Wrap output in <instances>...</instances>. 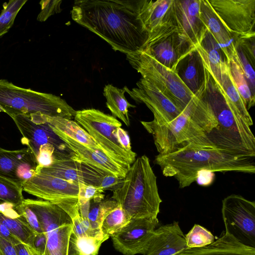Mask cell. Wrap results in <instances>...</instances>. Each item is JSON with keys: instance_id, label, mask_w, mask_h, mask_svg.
<instances>
[{"instance_id": "obj_2", "label": "cell", "mask_w": 255, "mask_h": 255, "mask_svg": "<svg viewBox=\"0 0 255 255\" xmlns=\"http://www.w3.org/2000/svg\"><path fill=\"white\" fill-rule=\"evenodd\" d=\"M255 157L189 144L168 154H158L154 163L160 167L164 176L174 177L179 187L184 188L196 181L202 171L254 174Z\"/></svg>"}, {"instance_id": "obj_34", "label": "cell", "mask_w": 255, "mask_h": 255, "mask_svg": "<svg viewBox=\"0 0 255 255\" xmlns=\"http://www.w3.org/2000/svg\"><path fill=\"white\" fill-rule=\"evenodd\" d=\"M0 222L24 245L35 233L20 215L19 217L11 218L0 212Z\"/></svg>"}, {"instance_id": "obj_8", "label": "cell", "mask_w": 255, "mask_h": 255, "mask_svg": "<svg viewBox=\"0 0 255 255\" xmlns=\"http://www.w3.org/2000/svg\"><path fill=\"white\" fill-rule=\"evenodd\" d=\"M141 124L152 135L159 154H168L189 144L204 146L206 130L186 112L165 124L157 125L152 121Z\"/></svg>"}, {"instance_id": "obj_11", "label": "cell", "mask_w": 255, "mask_h": 255, "mask_svg": "<svg viewBox=\"0 0 255 255\" xmlns=\"http://www.w3.org/2000/svg\"><path fill=\"white\" fill-rule=\"evenodd\" d=\"M225 232L242 244L255 248V202L232 194L222 200Z\"/></svg>"}, {"instance_id": "obj_45", "label": "cell", "mask_w": 255, "mask_h": 255, "mask_svg": "<svg viewBox=\"0 0 255 255\" xmlns=\"http://www.w3.org/2000/svg\"><path fill=\"white\" fill-rule=\"evenodd\" d=\"M123 179L112 174H105L101 180L99 187L104 191L110 190L113 191L121 185Z\"/></svg>"}, {"instance_id": "obj_21", "label": "cell", "mask_w": 255, "mask_h": 255, "mask_svg": "<svg viewBox=\"0 0 255 255\" xmlns=\"http://www.w3.org/2000/svg\"><path fill=\"white\" fill-rule=\"evenodd\" d=\"M177 255H255V248L242 244L225 232L209 245L187 249Z\"/></svg>"}, {"instance_id": "obj_4", "label": "cell", "mask_w": 255, "mask_h": 255, "mask_svg": "<svg viewBox=\"0 0 255 255\" xmlns=\"http://www.w3.org/2000/svg\"><path fill=\"white\" fill-rule=\"evenodd\" d=\"M112 198L131 219L157 218L162 200L156 176L146 155L135 159L123 182L113 191Z\"/></svg>"}, {"instance_id": "obj_50", "label": "cell", "mask_w": 255, "mask_h": 255, "mask_svg": "<svg viewBox=\"0 0 255 255\" xmlns=\"http://www.w3.org/2000/svg\"><path fill=\"white\" fill-rule=\"evenodd\" d=\"M0 236L10 242L13 246L21 243L10 233L9 230L1 222H0Z\"/></svg>"}, {"instance_id": "obj_46", "label": "cell", "mask_w": 255, "mask_h": 255, "mask_svg": "<svg viewBox=\"0 0 255 255\" xmlns=\"http://www.w3.org/2000/svg\"><path fill=\"white\" fill-rule=\"evenodd\" d=\"M114 134L120 144L126 151L131 154L135 153L131 149L129 137L126 131L119 127L114 131Z\"/></svg>"}, {"instance_id": "obj_28", "label": "cell", "mask_w": 255, "mask_h": 255, "mask_svg": "<svg viewBox=\"0 0 255 255\" xmlns=\"http://www.w3.org/2000/svg\"><path fill=\"white\" fill-rule=\"evenodd\" d=\"M27 161H35L36 158L27 147L10 150L0 147V176L22 183L16 176L19 165Z\"/></svg>"}, {"instance_id": "obj_51", "label": "cell", "mask_w": 255, "mask_h": 255, "mask_svg": "<svg viewBox=\"0 0 255 255\" xmlns=\"http://www.w3.org/2000/svg\"><path fill=\"white\" fill-rule=\"evenodd\" d=\"M17 255H30L25 245L19 243L14 245Z\"/></svg>"}, {"instance_id": "obj_14", "label": "cell", "mask_w": 255, "mask_h": 255, "mask_svg": "<svg viewBox=\"0 0 255 255\" xmlns=\"http://www.w3.org/2000/svg\"><path fill=\"white\" fill-rule=\"evenodd\" d=\"M208 1L233 35L238 37L255 34V0Z\"/></svg>"}, {"instance_id": "obj_6", "label": "cell", "mask_w": 255, "mask_h": 255, "mask_svg": "<svg viewBox=\"0 0 255 255\" xmlns=\"http://www.w3.org/2000/svg\"><path fill=\"white\" fill-rule=\"evenodd\" d=\"M130 65L142 78L155 86L182 112L191 116L194 106V94L173 71L142 51L126 55Z\"/></svg>"}, {"instance_id": "obj_30", "label": "cell", "mask_w": 255, "mask_h": 255, "mask_svg": "<svg viewBox=\"0 0 255 255\" xmlns=\"http://www.w3.org/2000/svg\"><path fill=\"white\" fill-rule=\"evenodd\" d=\"M124 88L119 89L111 84H108L104 88V95L106 98L107 108L111 112L113 116L121 120L127 127L130 125L128 108H134L130 104L125 96Z\"/></svg>"}, {"instance_id": "obj_13", "label": "cell", "mask_w": 255, "mask_h": 255, "mask_svg": "<svg viewBox=\"0 0 255 255\" xmlns=\"http://www.w3.org/2000/svg\"><path fill=\"white\" fill-rule=\"evenodd\" d=\"M22 135V144L26 145L35 158L41 145L50 143L58 152L69 154L64 142L53 131L44 118V115H14L10 116Z\"/></svg>"}, {"instance_id": "obj_47", "label": "cell", "mask_w": 255, "mask_h": 255, "mask_svg": "<svg viewBox=\"0 0 255 255\" xmlns=\"http://www.w3.org/2000/svg\"><path fill=\"white\" fill-rule=\"evenodd\" d=\"M15 206L9 203L3 202L0 203V212L4 216L11 218H16L20 217L14 208Z\"/></svg>"}, {"instance_id": "obj_52", "label": "cell", "mask_w": 255, "mask_h": 255, "mask_svg": "<svg viewBox=\"0 0 255 255\" xmlns=\"http://www.w3.org/2000/svg\"><path fill=\"white\" fill-rule=\"evenodd\" d=\"M30 254V253H29ZM30 255H32L31 254H30Z\"/></svg>"}, {"instance_id": "obj_38", "label": "cell", "mask_w": 255, "mask_h": 255, "mask_svg": "<svg viewBox=\"0 0 255 255\" xmlns=\"http://www.w3.org/2000/svg\"><path fill=\"white\" fill-rule=\"evenodd\" d=\"M234 52L248 81L250 88L255 96V73L254 66L241 47L234 42Z\"/></svg>"}, {"instance_id": "obj_36", "label": "cell", "mask_w": 255, "mask_h": 255, "mask_svg": "<svg viewBox=\"0 0 255 255\" xmlns=\"http://www.w3.org/2000/svg\"><path fill=\"white\" fill-rule=\"evenodd\" d=\"M27 0H9L3 3L0 14V37L6 34L13 24L15 18Z\"/></svg>"}, {"instance_id": "obj_42", "label": "cell", "mask_w": 255, "mask_h": 255, "mask_svg": "<svg viewBox=\"0 0 255 255\" xmlns=\"http://www.w3.org/2000/svg\"><path fill=\"white\" fill-rule=\"evenodd\" d=\"M47 238L44 232L35 233L25 245L32 255H44L46 249Z\"/></svg>"}, {"instance_id": "obj_19", "label": "cell", "mask_w": 255, "mask_h": 255, "mask_svg": "<svg viewBox=\"0 0 255 255\" xmlns=\"http://www.w3.org/2000/svg\"><path fill=\"white\" fill-rule=\"evenodd\" d=\"M50 127L64 142L72 159L90 165L106 174H112L122 178L126 176L128 168L114 161L101 150L96 151L92 150Z\"/></svg>"}, {"instance_id": "obj_24", "label": "cell", "mask_w": 255, "mask_h": 255, "mask_svg": "<svg viewBox=\"0 0 255 255\" xmlns=\"http://www.w3.org/2000/svg\"><path fill=\"white\" fill-rule=\"evenodd\" d=\"M172 2L173 0H139V18L147 34L163 22Z\"/></svg>"}, {"instance_id": "obj_10", "label": "cell", "mask_w": 255, "mask_h": 255, "mask_svg": "<svg viewBox=\"0 0 255 255\" xmlns=\"http://www.w3.org/2000/svg\"><path fill=\"white\" fill-rule=\"evenodd\" d=\"M195 50L171 20L166 17L161 25L147 34L140 51L176 71L179 62Z\"/></svg>"}, {"instance_id": "obj_35", "label": "cell", "mask_w": 255, "mask_h": 255, "mask_svg": "<svg viewBox=\"0 0 255 255\" xmlns=\"http://www.w3.org/2000/svg\"><path fill=\"white\" fill-rule=\"evenodd\" d=\"M22 190V183L0 176V200L18 206L24 199Z\"/></svg>"}, {"instance_id": "obj_29", "label": "cell", "mask_w": 255, "mask_h": 255, "mask_svg": "<svg viewBox=\"0 0 255 255\" xmlns=\"http://www.w3.org/2000/svg\"><path fill=\"white\" fill-rule=\"evenodd\" d=\"M234 42L224 53L233 81L248 111L255 105V96L250 88L248 81L234 52Z\"/></svg>"}, {"instance_id": "obj_39", "label": "cell", "mask_w": 255, "mask_h": 255, "mask_svg": "<svg viewBox=\"0 0 255 255\" xmlns=\"http://www.w3.org/2000/svg\"><path fill=\"white\" fill-rule=\"evenodd\" d=\"M78 203L87 201L100 202L104 198V190L99 186L78 183Z\"/></svg>"}, {"instance_id": "obj_22", "label": "cell", "mask_w": 255, "mask_h": 255, "mask_svg": "<svg viewBox=\"0 0 255 255\" xmlns=\"http://www.w3.org/2000/svg\"><path fill=\"white\" fill-rule=\"evenodd\" d=\"M201 19L223 53L234 42L233 35L226 28L208 0H200Z\"/></svg>"}, {"instance_id": "obj_9", "label": "cell", "mask_w": 255, "mask_h": 255, "mask_svg": "<svg viewBox=\"0 0 255 255\" xmlns=\"http://www.w3.org/2000/svg\"><path fill=\"white\" fill-rule=\"evenodd\" d=\"M23 204L36 215L47 238L44 255H68L72 221L59 206L43 200L24 199Z\"/></svg>"}, {"instance_id": "obj_49", "label": "cell", "mask_w": 255, "mask_h": 255, "mask_svg": "<svg viewBox=\"0 0 255 255\" xmlns=\"http://www.w3.org/2000/svg\"><path fill=\"white\" fill-rule=\"evenodd\" d=\"M214 176V172L202 171L198 173L196 181L201 185L208 186L212 182Z\"/></svg>"}, {"instance_id": "obj_31", "label": "cell", "mask_w": 255, "mask_h": 255, "mask_svg": "<svg viewBox=\"0 0 255 255\" xmlns=\"http://www.w3.org/2000/svg\"><path fill=\"white\" fill-rule=\"evenodd\" d=\"M107 238L78 237L73 232L68 245V255H97L102 243Z\"/></svg>"}, {"instance_id": "obj_44", "label": "cell", "mask_w": 255, "mask_h": 255, "mask_svg": "<svg viewBox=\"0 0 255 255\" xmlns=\"http://www.w3.org/2000/svg\"><path fill=\"white\" fill-rule=\"evenodd\" d=\"M255 34L236 37L234 42L238 44L244 50L254 67Z\"/></svg>"}, {"instance_id": "obj_32", "label": "cell", "mask_w": 255, "mask_h": 255, "mask_svg": "<svg viewBox=\"0 0 255 255\" xmlns=\"http://www.w3.org/2000/svg\"><path fill=\"white\" fill-rule=\"evenodd\" d=\"M130 220L119 205L104 219L101 226V231L103 236L109 239L118 233Z\"/></svg>"}, {"instance_id": "obj_48", "label": "cell", "mask_w": 255, "mask_h": 255, "mask_svg": "<svg viewBox=\"0 0 255 255\" xmlns=\"http://www.w3.org/2000/svg\"><path fill=\"white\" fill-rule=\"evenodd\" d=\"M0 255H17L14 246L0 236Z\"/></svg>"}, {"instance_id": "obj_23", "label": "cell", "mask_w": 255, "mask_h": 255, "mask_svg": "<svg viewBox=\"0 0 255 255\" xmlns=\"http://www.w3.org/2000/svg\"><path fill=\"white\" fill-rule=\"evenodd\" d=\"M204 66L215 81L219 84L221 77V68L225 56L209 31L207 30L201 43L195 47Z\"/></svg>"}, {"instance_id": "obj_17", "label": "cell", "mask_w": 255, "mask_h": 255, "mask_svg": "<svg viewBox=\"0 0 255 255\" xmlns=\"http://www.w3.org/2000/svg\"><path fill=\"white\" fill-rule=\"evenodd\" d=\"M136 88L125 92L137 103L144 104L152 112V121L159 125L167 124L178 116L182 112L153 84L141 78L136 83Z\"/></svg>"}, {"instance_id": "obj_7", "label": "cell", "mask_w": 255, "mask_h": 255, "mask_svg": "<svg viewBox=\"0 0 255 255\" xmlns=\"http://www.w3.org/2000/svg\"><path fill=\"white\" fill-rule=\"evenodd\" d=\"M74 118L106 156L120 165L129 168L136 154L126 151L115 136L114 131L122 126L119 120L95 109L77 111Z\"/></svg>"}, {"instance_id": "obj_20", "label": "cell", "mask_w": 255, "mask_h": 255, "mask_svg": "<svg viewBox=\"0 0 255 255\" xmlns=\"http://www.w3.org/2000/svg\"><path fill=\"white\" fill-rule=\"evenodd\" d=\"M187 249L185 236L173 221L155 230L146 255H177Z\"/></svg>"}, {"instance_id": "obj_16", "label": "cell", "mask_w": 255, "mask_h": 255, "mask_svg": "<svg viewBox=\"0 0 255 255\" xmlns=\"http://www.w3.org/2000/svg\"><path fill=\"white\" fill-rule=\"evenodd\" d=\"M200 0H173L166 17L195 48L207 29L200 17Z\"/></svg>"}, {"instance_id": "obj_25", "label": "cell", "mask_w": 255, "mask_h": 255, "mask_svg": "<svg viewBox=\"0 0 255 255\" xmlns=\"http://www.w3.org/2000/svg\"><path fill=\"white\" fill-rule=\"evenodd\" d=\"M216 84L229 106L242 117L250 127L253 126L252 117L233 80L226 57L222 66L220 82Z\"/></svg>"}, {"instance_id": "obj_3", "label": "cell", "mask_w": 255, "mask_h": 255, "mask_svg": "<svg viewBox=\"0 0 255 255\" xmlns=\"http://www.w3.org/2000/svg\"><path fill=\"white\" fill-rule=\"evenodd\" d=\"M204 67V78L199 89L218 123L216 128L206 136L205 147L255 157V137L250 127L227 103L211 75Z\"/></svg>"}, {"instance_id": "obj_18", "label": "cell", "mask_w": 255, "mask_h": 255, "mask_svg": "<svg viewBox=\"0 0 255 255\" xmlns=\"http://www.w3.org/2000/svg\"><path fill=\"white\" fill-rule=\"evenodd\" d=\"M36 171L37 173L49 174L71 182L97 186H100L106 174L90 165L72 159L67 154L56 157L50 166Z\"/></svg>"}, {"instance_id": "obj_27", "label": "cell", "mask_w": 255, "mask_h": 255, "mask_svg": "<svg viewBox=\"0 0 255 255\" xmlns=\"http://www.w3.org/2000/svg\"><path fill=\"white\" fill-rule=\"evenodd\" d=\"M44 118L50 126L66 134L73 140L94 151L101 150L102 151L88 132L75 121L44 115Z\"/></svg>"}, {"instance_id": "obj_40", "label": "cell", "mask_w": 255, "mask_h": 255, "mask_svg": "<svg viewBox=\"0 0 255 255\" xmlns=\"http://www.w3.org/2000/svg\"><path fill=\"white\" fill-rule=\"evenodd\" d=\"M55 152H58L55 146L51 144L47 143L41 145L36 157V169L39 170L50 166L55 160Z\"/></svg>"}, {"instance_id": "obj_37", "label": "cell", "mask_w": 255, "mask_h": 255, "mask_svg": "<svg viewBox=\"0 0 255 255\" xmlns=\"http://www.w3.org/2000/svg\"><path fill=\"white\" fill-rule=\"evenodd\" d=\"M185 236L187 249L201 248L215 241L214 236L211 232L198 224H195Z\"/></svg>"}, {"instance_id": "obj_15", "label": "cell", "mask_w": 255, "mask_h": 255, "mask_svg": "<svg viewBox=\"0 0 255 255\" xmlns=\"http://www.w3.org/2000/svg\"><path fill=\"white\" fill-rule=\"evenodd\" d=\"M158 223L157 218L131 219L111 237L115 249L124 255H146Z\"/></svg>"}, {"instance_id": "obj_5", "label": "cell", "mask_w": 255, "mask_h": 255, "mask_svg": "<svg viewBox=\"0 0 255 255\" xmlns=\"http://www.w3.org/2000/svg\"><path fill=\"white\" fill-rule=\"evenodd\" d=\"M76 112L58 96L18 87L6 79H0V112L9 116L38 113L71 120Z\"/></svg>"}, {"instance_id": "obj_26", "label": "cell", "mask_w": 255, "mask_h": 255, "mask_svg": "<svg viewBox=\"0 0 255 255\" xmlns=\"http://www.w3.org/2000/svg\"><path fill=\"white\" fill-rule=\"evenodd\" d=\"M183 68L177 72L186 86L194 94L200 89L204 78V67L202 60L196 50L182 59Z\"/></svg>"}, {"instance_id": "obj_1", "label": "cell", "mask_w": 255, "mask_h": 255, "mask_svg": "<svg viewBox=\"0 0 255 255\" xmlns=\"http://www.w3.org/2000/svg\"><path fill=\"white\" fill-rule=\"evenodd\" d=\"M139 0H80L71 16L126 55L141 50L147 37L138 16Z\"/></svg>"}, {"instance_id": "obj_33", "label": "cell", "mask_w": 255, "mask_h": 255, "mask_svg": "<svg viewBox=\"0 0 255 255\" xmlns=\"http://www.w3.org/2000/svg\"><path fill=\"white\" fill-rule=\"evenodd\" d=\"M119 204L113 199L98 203L91 201L88 219L92 229L103 234L101 226L103 220Z\"/></svg>"}, {"instance_id": "obj_12", "label": "cell", "mask_w": 255, "mask_h": 255, "mask_svg": "<svg viewBox=\"0 0 255 255\" xmlns=\"http://www.w3.org/2000/svg\"><path fill=\"white\" fill-rule=\"evenodd\" d=\"M22 186L26 193L56 204L66 212L78 205L77 183L39 172Z\"/></svg>"}, {"instance_id": "obj_41", "label": "cell", "mask_w": 255, "mask_h": 255, "mask_svg": "<svg viewBox=\"0 0 255 255\" xmlns=\"http://www.w3.org/2000/svg\"><path fill=\"white\" fill-rule=\"evenodd\" d=\"M14 208L18 214L23 218L34 233L43 232L36 215L29 207L22 203L15 207Z\"/></svg>"}, {"instance_id": "obj_43", "label": "cell", "mask_w": 255, "mask_h": 255, "mask_svg": "<svg viewBox=\"0 0 255 255\" xmlns=\"http://www.w3.org/2000/svg\"><path fill=\"white\" fill-rule=\"evenodd\" d=\"M62 2L61 0H41L39 2L41 11L37 16V20L41 22L45 21L50 16L60 12Z\"/></svg>"}]
</instances>
